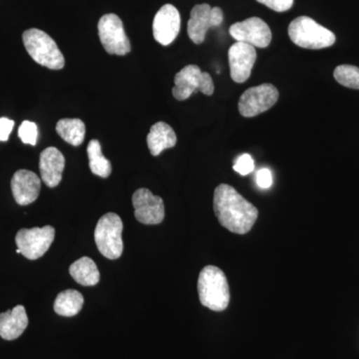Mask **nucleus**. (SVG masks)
<instances>
[{"mask_svg": "<svg viewBox=\"0 0 359 359\" xmlns=\"http://www.w3.org/2000/svg\"><path fill=\"white\" fill-rule=\"evenodd\" d=\"M98 34L104 49L112 55L124 56L131 51V43L119 16L105 14L98 22Z\"/></svg>", "mask_w": 359, "mask_h": 359, "instance_id": "7", "label": "nucleus"}, {"mask_svg": "<svg viewBox=\"0 0 359 359\" xmlns=\"http://www.w3.org/2000/svg\"><path fill=\"white\" fill-rule=\"evenodd\" d=\"M257 184L262 189H269L273 185V175L269 169H261L257 172Z\"/></svg>", "mask_w": 359, "mask_h": 359, "instance_id": "27", "label": "nucleus"}, {"mask_svg": "<svg viewBox=\"0 0 359 359\" xmlns=\"http://www.w3.org/2000/svg\"><path fill=\"white\" fill-rule=\"evenodd\" d=\"M201 304L214 311H223L230 302V287L221 269L207 266L201 271L198 280Z\"/></svg>", "mask_w": 359, "mask_h": 359, "instance_id": "2", "label": "nucleus"}, {"mask_svg": "<svg viewBox=\"0 0 359 359\" xmlns=\"http://www.w3.org/2000/svg\"><path fill=\"white\" fill-rule=\"evenodd\" d=\"M56 132L63 140L76 147L83 143L86 128L81 119L65 118L59 120L56 124Z\"/></svg>", "mask_w": 359, "mask_h": 359, "instance_id": "21", "label": "nucleus"}, {"mask_svg": "<svg viewBox=\"0 0 359 359\" xmlns=\"http://www.w3.org/2000/svg\"><path fill=\"white\" fill-rule=\"evenodd\" d=\"M230 34L238 42H244L259 48L268 47L273 39L271 28L259 18H250L235 23L230 27Z\"/></svg>", "mask_w": 359, "mask_h": 359, "instance_id": "11", "label": "nucleus"}, {"mask_svg": "<svg viewBox=\"0 0 359 359\" xmlns=\"http://www.w3.org/2000/svg\"><path fill=\"white\" fill-rule=\"evenodd\" d=\"M257 60L256 48L244 42H236L229 49L231 77L237 83H244L252 74Z\"/></svg>", "mask_w": 359, "mask_h": 359, "instance_id": "13", "label": "nucleus"}, {"mask_svg": "<svg viewBox=\"0 0 359 359\" xmlns=\"http://www.w3.org/2000/svg\"><path fill=\"white\" fill-rule=\"evenodd\" d=\"M18 136L25 144L35 146L39 139V129L34 122L25 121L18 129Z\"/></svg>", "mask_w": 359, "mask_h": 359, "instance_id": "24", "label": "nucleus"}, {"mask_svg": "<svg viewBox=\"0 0 359 359\" xmlns=\"http://www.w3.org/2000/svg\"><path fill=\"white\" fill-rule=\"evenodd\" d=\"M123 222L118 215L108 212L99 219L94 238L99 252L109 259H119L123 252Z\"/></svg>", "mask_w": 359, "mask_h": 359, "instance_id": "5", "label": "nucleus"}, {"mask_svg": "<svg viewBox=\"0 0 359 359\" xmlns=\"http://www.w3.org/2000/svg\"><path fill=\"white\" fill-rule=\"evenodd\" d=\"M16 252H18V254H21V252H20V249L16 250Z\"/></svg>", "mask_w": 359, "mask_h": 359, "instance_id": "29", "label": "nucleus"}, {"mask_svg": "<svg viewBox=\"0 0 359 359\" xmlns=\"http://www.w3.org/2000/svg\"><path fill=\"white\" fill-rule=\"evenodd\" d=\"M55 238V229L51 226L43 228L22 229L15 237L18 249L28 259H37L44 256Z\"/></svg>", "mask_w": 359, "mask_h": 359, "instance_id": "8", "label": "nucleus"}, {"mask_svg": "<svg viewBox=\"0 0 359 359\" xmlns=\"http://www.w3.org/2000/svg\"><path fill=\"white\" fill-rule=\"evenodd\" d=\"M175 87L172 92L178 101L187 100L195 92H202L207 96L212 95L215 85L211 75L202 72L199 66L188 65L177 73L174 79Z\"/></svg>", "mask_w": 359, "mask_h": 359, "instance_id": "6", "label": "nucleus"}, {"mask_svg": "<svg viewBox=\"0 0 359 359\" xmlns=\"http://www.w3.org/2000/svg\"><path fill=\"white\" fill-rule=\"evenodd\" d=\"M214 211L224 228L238 235L249 233L259 215L254 205L226 184H221L215 190Z\"/></svg>", "mask_w": 359, "mask_h": 359, "instance_id": "1", "label": "nucleus"}, {"mask_svg": "<svg viewBox=\"0 0 359 359\" xmlns=\"http://www.w3.org/2000/svg\"><path fill=\"white\" fill-rule=\"evenodd\" d=\"M84 304L83 295L75 290L61 292L54 302V311L61 316L71 318L81 311Z\"/></svg>", "mask_w": 359, "mask_h": 359, "instance_id": "20", "label": "nucleus"}, {"mask_svg": "<svg viewBox=\"0 0 359 359\" xmlns=\"http://www.w3.org/2000/svg\"><path fill=\"white\" fill-rule=\"evenodd\" d=\"M132 203L137 221L144 224H158L165 218V205L162 198L153 195L145 188L135 191Z\"/></svg>", "mask_w": 359, "mask_h": 359, "instance_id": "12", "label": "nucleus"}, {"mask_svg": "<svg viewBox=\"0 0 359 359\" xmlns=\"http://www.w3.org/2000/svg\"><path fill=\"white\" fill-rule=\"evenodd\" d=\"M14 121L8 118H0V142L8 140L9 135L13 132Z\"/></svg>", "mask_w": 359, "mask_h": 359, "instance_id": "28", "label": "nucleus"}, {"mask_svg": "<svg viewBox=\"0 0 359 359\" xmlns=\"http://www.w3.org/2000/svg\"><path fill=\"white\" fill-rule=\"evenodd\" d=\"M278 89L271 84H262L245 90L238 101L240 114L245 118L255 117L271 109L278 101Z\"/></svg>", "mask_w": 359, "mask_h": 359, "instance_id": "9", "label": "nucleus"}, {"mask_svg": "<svg viewBox=\"0 0 359 359\" xmlns=\"http://www.w3.org/2000/svg\"><path fill=\"white\" fill-rule=\"evenodd\" d=\"M28 325V318L23 306L0 313V337L6 340L18 339Z\"/></svg>", "mask_w": 359, "mask_h": 359, "instance_id": "17", "label": "nucleus"}, {"mask_svg": "<svg viewBox=\"0 0 359 359\" xmlns=\"http://www.w3.org/2000/svg\"><path fill=\"white\" fill-rule=\"evenodd\" d=\"M233 170L242 176L252 173L255 170V162L252 156L244 154L238 157L237 162L233 165Z\"/></svg>", "mask_w": 359, "mask_h": 359, "instance_id": "25", "label": "nucleus"}, {"mask_svg": "<svg viewBox=\"0 0 359 359\" xmlns=\"http://www.w3.org/2000/svg\"><path fill=\"white\" fill-rule=\"evenodd\" d=\"M224 20V13L219 7H211L209 4H198L191 11L188 21V35L195 44L205 41L208 30L218 27Z\"/></svg>", "mask_w": 359, "mask_h": 359, "instance_id": "10", "label": "nucleus"}, {"mask_svg": "<svg viewBox=\"0 0 359 359\" xmlns=\"http://www.w3.org/2000/svg\"><path fill=\"white\" fill-rule=\"evenodd\" d=\"M257 1L276 13H285L292 8L294 4V0H257Z\"/></svg>", "mask_w": 359, "mask_h": 359, "instance_id": "26", "label": "nucleus"}, {"mask_svg": "<svg viewBox=\"0 0 359 359\" xmlns=\"http://www.w3.org/2000/svg\"><path fill=\"white\" fill-rule=\"evenodd\" d=\"M290 39L306 49H323L335 43V35L308 16H299L290 22Z\"/></svg>", "mask_w": 359, "mask_h": 359, "instance_id": "4", "label": "nucleus"}, {"mask_svg": "<svg viewBox=\"0 0 359 359\" xmlns=\"http://www.w3.org/2000/svg\"><path fill=\"white\" fill-rule=\"evenodd\" d=\"M181 28V16L172 4H165L156 13L153 21V35L156 41L168 46L177 39Z\"/></svg>", "mask_w": 359, "mask_h": 359, "instance_id": "14", "label": "nucleus"}, {"mask_svg": "<svg viewBox=\"0 0 359 359\" xmlns=\"http://www.w3.org/2000/svg\"><path fill=\"white\" fill-rule=\"evenodd\" d=\"M149 150L153 156H159L166 149L173 148L177 144V135L173 128L165 122L153 125L147 136Z\"/></svg>", "mask_w": 359, "mask_h": 359, "instance_id": "18", "label": "nucleus"}, {"mask_svg": "<svg viewBox=\"0 0 359 359\" xmlns=\"http://www.w3.org/2000/svg\"><path fill=\"white\" fill-rule=\"evenodd\" d=\"M89 167L92 173L101 178H108L112 173V165L110 161L104 157L100 142L91 140L87 146Z\"/></svg>", "mask_w": 359, "mask_h": 359, "instance_id": "22", "label": "nucleus"}, {"mask_svg": "<svg viewBox=\"0 0 359 359\" xmlns=\"http://www.w3.org/2000/svg\"><path fill=\"white\" fill-rule=\"evenodd\" d=\"M71 276L75 282L84 287H93L100 280V273L93 259L83 257L71 264L69 268Z\"/></svg>", "mask_w": 359, "mask_h": 359, "instance_id": "19", "label": "nucleus"}, {"mask_svg": "<svg viewBox=\"0 0 359 359\" xmlns=\"http://www.w3.org/2000/svg\"><path fill=\"white\" fill-rule=\"evenodd\" d=\"M65 158L57 148L48 147L40 154L39 170L42 181L49 188H55L62 179Z\"/></svg>", "mask_w": 359, "mask_h": 359, "instance_id": "16", "label": "nucleus"}, {"mask_svg": "<svg viewBox=\"0 0 359 359\" xmlns=\"http://www.w3.org/2000/svg\"><path fill=\"white\" fill-rule=\"evenodd\" d=\"M22 40L26 51L39 65L51 70H60L65 67L62 52L46 32L32 28L23 32Z\"/></svg>", "mask_w": 359, "mask_h": 359, "instance_id": "3", "label": "nucleus"}, {"mask_svg": "<svg viewBox=\"0 0 359 359\" xmlns=\"http://www.w3.org/2000/svg\"><path fill=\"white\" fill-rule=\"evenodd\" d=\"M41 181L36 174L28 170H18L11 180L14 200L20 205L32 204L39 197Z\"/></svg>", "mask_w": 359, "mask_h": 359, "instance_id": "15", "label": "nucleus"}, {"mask_svg": "<svg viewBox=\"0 0 359 359\" xmlns=\"http://www.w3.org/2000/svg\"><path fill=\"white\" fill-rule=\"evenodd\" d=\"M334 79L347 88L359 90V68L353 65H339L335 68Z\"/></svg>", "mask_w": 359, "mask_h": 359, "instance_id": "23", "label": "nucleus"}]
</instances>
